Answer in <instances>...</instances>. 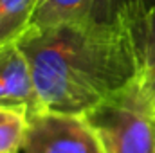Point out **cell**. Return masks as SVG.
<instances>
[{"label": "cell", "mask_w": 155, "mask_h": 153, "mask_svg": "<svg viewBox=\"0 0 155 153\" xmlns=\"http://www.w3.org/2000/svg\"><path fill=\"white\" fill-rule=\"evenodd\" d=\"M25 52L43 110L83 115L139 76L134 0L112 20L31 27Z\"/></svg>", "instance_id": "obj_1"}, {"label": "cell", "mask_w": 155, "mask_h": 153, "mask_svg": "<svg viewBox=\"0 0 155 153\" xmlns=\"http://www.w3.org/2000/svg\"><path fill=\"white\" fill-rule=\"evenodd\" d=\"M83 117L103 153H155V97L137 76Z\"/></svg>", "instance_id": "obj_2"}, {"label": "cell", "mask_w": 155, "mask_h": 153, "mask_svg": "<svg viewBox=\"0 0 155 153\" xmlns=\"http://www.w3.org/2000/svg\"><path fill=\"white\" fill-rule=\"evenodd\" d=\"M20 153H103V148L83 115L43 110L29 117Z\"/></svg>", "instance_id": "obj_3"}, {"label": "cell", "mask_w": 155, "mask_h": 153, "mask_svg": "<svg viewBox=\"0 0 155 153\" xmlns=\"http://www.w3.org/2000/svg\"><path fill=\"white\" fill-rule=\"evenodd\" d=\"M0 106L24 108L29 117L43 112L31 63L16 41L0 47Z\"/></svg>", "instance_id": "obj_4"}, {"label": "cell", "mask_w": 155, "mask_h": 153, "mask_svg": "<svg viewBox=\"0 0 155 153\" xmlns=\"http://www.w3.org/2000/svg\"><path fill=\"white\" fill-rule=\"evenodd\" d=\"M128 2V0H126ZM121 0H40L33 25L36 29L71 22H103L116 18L126 4Z\"/></svg>", "instance_id": "obj_5"}, {"label": "cell", "mask_w": 155, "mask_h": 153, "mask_svg": "<svg viewBox=\"0 0 155 153\" xmlns=\"http://www.w3.org/2000/svg\"><path fill=\"white\" fill-rule=\"evenodd\" d=\"M134 27L141 61L139 76L155 97V2L144 5L134 0Z\"/></svg>", "instance_id": "obj_6"}, {"label": "cell", "mask_w": 155, "mask_h": 153, "mask_svg": "<svg viewBox=\"0 0 155 153\" xmlns=\"http://www.w3.org/2000/svg\"><path fill=\"white\" fill-rule=\"evenodd\" d=\"M40 0H0V47L18 41L33 25Z\"/></svg>", "instance_id": "obj_7"}, {"label": "cell", "mask_w": 155, "mask_h": 153, "mask_svg": "<svg viewBox=\"0 0 155 153\" xmlns=\"http://www.w3.org/2000/svg\"><path fill=\"white\" fill-rule=\"evenodd\" d=\"M29 128V112L0 106V153H20Z\"/></svg>", "instance_id": "obj_8"}]
</instances>
